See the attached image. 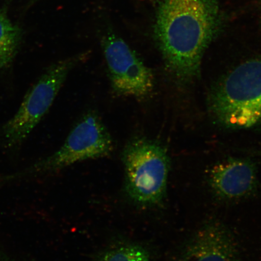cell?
<instances>
[{
  "label": "cell",
  "mask_w": 261,
  "mask_h": 261,
  "mask_svg": "<svg viewBox=\"0 0 261 261\" xmlns=\"http://www.w3.org/2000/svg\"><path fill=\"white\" fill-rule=\"evenodd\" d=\"M211 110L228 128L261 126V59L241 64L214 91Z\"/></svg>",
  "instance_id": "7a4b0ae2"
},
{
  "label": "cell",
  "mask_w": 261,
  "mask_h": 261,
  "mask_svg": "<svg viewBox=\"0 0 261 261\" xmlns=\"http://www.w3.org/2000/svg\"><path fill=\"white\" fill-rule=\"evenodd\" d=\"M102 48L114 92L139 100L148 97L154 88V76L136 52L113 34L103 39Z\"/></svg>",
  "instance_id": "8992f818"
},
{
  "label": "cell",
  "mask_w": 261,
  "mask_h": 261,
  "mask_svg": "<svg viewBox=\"0 0 261 261\" xmlns=\"http://www.w3.org/2000/svg\"><path fill=\"white\" fill-rule=\"evenodd\" d=\"M208 184L220 200L246 198L254 194L258 186L256 166L247 159H231L218 163L208 172Z\"/></svg>",
  "instance_id": "ba28073f"
},
{
  "label": "cell",
  "mask_w": 261,
  "mask_h": 261,
  "mask_svg": "<svg viewBox=\"0 0 261 261\" xmlns=\"http://www.w3.org/2000/svg\"><path fill=\"white\" fill-rule=\"evenodd\" d=\"M98 261H150L148 251L136 244L112 248L101 254Z\"/></svg>",
  "instance_id": "30bf717a"
},
{
  "label": "cell",
  "mask_w": 261,
  "mask_h": 261,
  "mask_svg": "<svg viewBox=\"0 0 261 261\" xmlns=\"http://www.w3.org/2000/svg\"><path fill=\"white\" fill-rule=\"evenodd\" d=\"M222 26L218 0H161L155 38L174 76L181 80L197 76L203 54Z\"/></svg>",
  "instance_id": "6da1fadb"
},
{
  "label": "cell",
  "mask_w": 261,
  "mask_h": 261,
  "mask_svg": "<svg viewBox=\"0 0 261 261\" xmlns=\"http://www.w3.org/2000/svg\"><path fill=\"white\" fill-rule=\"evenodd\" d=\"M240 247L228 228L218 222L203 225L192 234L178 261H240Z\"/></svg>",
  "instance_id": "52a82bcc"
},
{
  "label": "cell",
  "mask_w": 261,
  "mask_h": 261,
  "mask_svg": "<svg viewBox=\"0 0 261 261\" xmlns=\"http://www.w3.org/2000/svg\"><path fill=\"white\" fill-rule=\"evenodd\" d=\"M258 2H259L260 12V14H261V0H258Z\"/></svg>",
  "instance_id": "7c38bea8"
},
{
  "label": "cell",
  "mask_w": 261,
  "mask_h": 261,
  "mask_svg": "<svg viewBox=\"0 0 261 261\" xmlns=\"http://www.w3.org/2000/svg\"><path fill=\"white\" fill-rule=\"evenodd\" d=\"M0 261H16L6 255L5 253L0 252Z\"/></svg>",
  "instance_id": "8fae6325"
},
{
  "label": "cell",
  "mask_w": 261,
  "mask_h": 261,
  "mask_svg": "<svg viewBox=\"0 0 261 261\" xmlns=\"http://www.w3.org/2000/svg\"><path fill=\"white\" fill-rule=\"evenodd\" d=\"M83 58L52 64L28 91L17 112L3 127L8 145L19 144L30 135L53 104L68 74Z\"/></svg>",
  "instance_id": "5b68a950"
},
{
  "label": "cell",
  "mask_w": 261,
  "mask_h": 261,
  "mask_svg": "<svg viewBox=\"0 0 261 261\" xmlns=\"http://www.w3.org/2000/svg\"><path fill=\"white\" fill-rule=\"evenodd\" d=\"M21 39L20 29L12 23L5 11H0V70L11 63Z\"/></svg>",
  "instance_id": "9c48e42d"
},
{
  "label": "cell",
  "mask_w": 261,
  "mask_h": 261,
  "mask_svg": "<svg viewBox=\"0 0 261 261\" xmlns=\"http://www.w3.org/2000/svg\"><path fill=\"white\" fill-rule=\"evenodd\" d=\"M260 154H261V152L260 153Z\"/></svg>",
  "instance_id": "4fadbf2b"
},
{
  "label": "cell",
  "mask_w": 261,
  "mask_h": 261,
  "mask_svg": "<svg viewBox=\"0 0 261 261\" xmlns=\"http://www.w3.org/2000/svg\"><path fill=\"white\" fill-rule=\"evenodd\" d=\"M113 149V140L109 130L97 113L90 112L73 127L58 151L25 170L0 176V184L58 171L87 160L105 158L112 154Z\"/></svg>",
  "instance_id": "277c9868"
},
{
  "label": "cell",
  "mask_w": 261,
  "mask_h": 261,
  "mask_svg": "<svg viewBox=\"0 0 261 261\" xmlns=\"http://www.w3.org/2000/svg\"><path fill=\"white\" fill-rule=\"evenodd\" d=\"M122 160L125 191L132 200L143 207L161 204L166 193L170 166L164 147L138 137L127 143Z\"/></svg>",
  "instance_id": "3957f363"
}]
</instances>
